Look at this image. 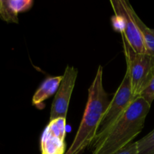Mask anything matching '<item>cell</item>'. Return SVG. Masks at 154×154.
<instances>
[{
  "label": "cell",
  "mask_w": 154,
  "mask_h": 154,
  "mask_svg": "<svg viewBox=\"0 0 154 154\" xmlns=\"http://www.w3.org/2000/svg\"><path fill=\"white\" fill-rule=\"evenodd\" d=\"M122 39L127 66L126 72L130 78L134 98L136 99L153 77L154 57L147 54L136 53L123 36H122Z\"/></svg>",
  "instance_id": "obj_4"
},
{
  "label": "cell",
  "mask_w": 154,
  "mask_h": 154,
  "mask_svg": "<svg viewBox=\"0 0 154 154\" xmlns=\"http://www.w3.org/2000/svg\"><path fill=\"white\" fill-rule=\"evenodd\" d=\"M114 17H113V26L119 30L122 36L136 53L147 54L141 32L135 21L134 13L135 11L127 0L110 1Z\"/></svg>",
  "instance_id": "obj_3"
},
{
  "label": "cell",
  "mask_w": 154,
  "mask_h": 154,
  "mask_svg": "<svg viewBox=\"0 0 154 154\" xmlns=\"http://www.w3.org/2000/svg\"><path fill=\"white\" fill-rule=\"evenodd\" d=\"M138 154H154V129L136 141Z\"/></svg>",
  "instance_id": "obj_11"
},
{
  "label": "cell",
  "mask_w": 154,
  "mask_h": 154,
  "mask_svg": "<svg viewBox=\"0 0 154 154\" xmlns=\"http://www.w3.org/2000/svg\"><path fill=\"white\" fill-rule=\"evenodd\" d=\"M66 119L57 118L50 120L41 137L42 154H65Z\"/></svg>",
  "instance_id": "obj_7"
},
{
  "label": "cell",
  "mask_w": 154,
  "mask_h": 154,
  "mask_svg": "<svg viewBox=\"0 0 154 154\" xmlns=\"http://www.w3.org/2000/svg\"><path fill=\"white\" fill-rule=\"evenodd\" d=\"M135 99L132 93L130 78L128 72H126L121 84L110 102L103 118L99 123L94 140L102 136L118 120L119 117L128 109Z\"/></svg>",
  "instance_id": "obj_5"
},
{
  "label": "cell",
  "mask_w": 154,
  "mask_h": 154,
  "mask_svg": "<svg viewBox=\"0 0 154 154\" xmlns=\"http://www.w3.org/2000/svg\"><path fill=\"white\" fill-rule=\"evenodd\" d=\"M115 154H138L136 141L132 142L119 150Z\"/></svg>",
  "instance_id": "obj_13"
},
{
  "label": "cell",
  "mask_w": 154,
  "mask_h": 154,
  "mask_svg": "<svg viewBox=\"0 0 154 154\" xmlns=\"http://www.w3.org/2000/svg\"></svg>",
  "instance_id": "obj_15"
},
{
  "label": "cell",
  "mask_w": 154,
  "mask_h": 154,
  "mask_svg": "<svg viewBox=\"0 0 154 154\" xmlns=\"http://www.w3.org/2000/svg\"><path fill=\"white\" fill-rule=\"evenodd\" d=\"M135 21L141 32L144 46H145L147 54L154 57V34L152 32L151 29L146 26V24L141 20L136 12L134 13Z\"/></svg>",
  "instance_id": "obj_10"
},
{
  "label": "cell",
  "mask_w": 154,
  "mask_h": 154,
  "mask_svg": "<svg viewBox=\"0 0 154 154\" xmlns=\"http://www.w3.org/2000/svg\"><path fill=\"white\" fill-rule=\"evenodd\" d=\"M62 78L63 75L49 77L46 78L33 95L32 105L38 108H41L42 105L46 99L57 93L61 83Z\"/></svg>",
  "instance_id": "obj_9"
},
{
  "label": "cell",
  "mask_w": 154,
  "mask_h": 154,
  "mask_svg": "<svg viewBox=\"0 0 154 154\" xmlns=\"http://www.w3.org/2000/svg\"><path fill=\"white\" fill-rule=\"evenodd\" d=\"M151 31H152V32L154 34V29H151Z\"/></svg>",
  "instance_id": "obj_14"
},
{
  "label": "cell",
  "mask_w": 154,
  "mask_h": 154,
  "mask_svg": "<svg viewBox=\"0 0 154 154\" xmlns=\"http://www.w3.org/2000/svg\"><path fill=\"white\" fill-rule=\"evenodd\" d=\"M150 107L143 98H136L110 129L93 141L92 154H115L133 142L144 128Z\"/></svg>",
  "instance_id": "obj_1"
},
{
  "label": "cell",
  "mask_w": 154,
  "mask_h": 154,
  "mask_svg": "<svg viewBox=\"0 0 154 154\" xmlns=\"http://www.w3.org/2000/svg\"><path fill=\"white\" fill-rule=\"evenodd\" d=\"M78 74V69L74 66H67L66 68L61 83L51 105L50 120L60 117L66 119L71 96L75 87Z\"/></svg>",
  "instance_id": "obj_6"
},
{
  "label": "cell",
  "mask_w": 154,
  "mask_h": 154,
  "mask_svg": "<svg viewBox=\"0 0 154 154\" xmlns=\"http://www.w3.org/2000/svg\"><path fill=\"white\" fill-rule=\"evenodd\" d=\"M110 102L103 86V68L99 66L88 90V99L79 128L73 142L65 154H83L92 145Z\"/></svg>",
  "instance_id": "obj_2"
},
{
  "label": "cell",
  "mask_w": 154,
  "mask_h": 154,
  "mask_svg": "<svg viewBox=\"0 0 154 154\" xmlns=\"http://www.w3.org/2000/svg\"><path fill=\"white\" fill-rule=\"evenodd\" d=\"M138 97L143 98L150 105H151L152 102L154 101V72L151 79L149 81L147 85L141 90Z\"/></svg>",
  "instance_id": "obj_12"
},
{
  "label": "cell",
  "mask_w": 154,
  "mask_h": 154,
  "mask_svg": "<svg viewBox=\"0 0 154 154\" xmlns=\"http://www.w3.org/2000/svg\"><path fill=\"white\" fill-rule=\"evenodd\" d=\"M33 4V0H0V19L18 23V14L30 10Z\"/></svg>",
  "instance_id": "obj_8"
}]
</instances>
